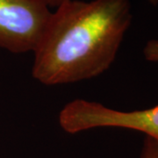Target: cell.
Instances as JSON below:
<instances>
[{"label": "cell", "mask_w": 158, "mask_h": 158, "mask_svg": "<svg viewBox=\"0 0 158 158\" xmlns=\"http://www.w3.org/2000/svg\"><path fill=\"white\" fill-rule=\"evenodd\" d=\"M132 19L130 0L63 3L33 52V77L54 86L98 77L113 65Z\"/></svg>", "instance_id": "cell-1"}, {"label": "cell", "mask_w": 158, "mask_h": 158, "mask_svg": "<svg viewBox=\"0 0 158 158\" xmlns=\"http://www.w3.org/2000/svg\"><path fill=\"white\" fill-rule=\"evenodd\" d=\"M59 125L68 134L96 128H122L138 131L158 142V105L135 111H118L101 103L75 99L59 113Z\"/></svg>", "instance_id": "cell-2"}, {"label": "cell", "mask_w": 158, "mask_h": 158, "mask_svg": "<svg viewBox=\"0 0 158 158\" xmlns=\"http://www.w3.org/2000/svg\"><path fill=\"white\" fill-rule=\"evenodd\" d=\"M51 12L45 0H0V48L34 52Z\"/></svg>", "instance_id": "cell-3"}, {"label": "cell", "mask_w": 158, "mask_h": 158, "mask_svg": "<svg viewBox=\"0 0 158 158\" xmlns=\"http://www.w3.org/2000/svg\"><path fill=\"white\" fill-rule=\"evenodd\" d=\"M139 158H158V142L145 136Z\"/></svg>", "instance_id": "cell-4"}, {"label": "cell", "mask_w": 158, "mask_h": 158, "mask_svg": "<svg viewBox=\"0 0 158 158\" xmlns=\"http://www.w3.org/2000/svg\"><path fill=\"white\" fill-rule=\"evenodd\" d=\"M144 58L148 62H158V40H149L143 48Z\"/></svg>", "instance_id": "cell-5"}, {"label": "cell", "mask_w": 158, "mask_h": 158, "mask_svg": "<svg viewBox=\"0 0 158 158\" xmlns=\"http://www.w3.org/2000/svg\"><path fill=\"white\" fill-rule=\"evenodd\" d=\"M67 1L69 0H45L46 4L48 6V7L53 9H56L58 6H60Z\"/></svg>", "instance_id": "cell-6"}, {"label": "cell", "mask_w": 158, "mask_h": 158, "mask_svg": "<svg viewBox=\"0 0 158 158\" xmlns=\"http://www.w3.org/2000/svg\"><path fill=\"white\" fill-rule=\"evenodd\" d=\"M148 2L154 6H158V0H148Z\"/></svg>", "instance_id": "cell-7"}]
</instances>
